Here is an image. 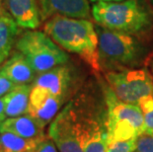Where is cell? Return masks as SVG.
<instances>
[{"mask_svg": "<svg viewBox=\"0 0 153 152\" xmlns=\"http://www.w3.org/2000/svg\"><path fill=\"white\" fill-rule=\"evenodd\" d=\"M2 63H3V61H2L1 59H0V65H1V64H2Z\"/></svg>", "mask_w": 153, "mask_h": 152, "instance_id": "obj_26", "label": "cell"}, {"mask_svg": "<svg viewBox=\"0 0 153 152\" xmlns=\"http://www.w3.org/2000/svg\"><path fill=\"white\" fill-rule=\"evenodd\" d=\"M150 69H151V75L153 76V57H152V59H151V63H150Z\"/></svg>", "mask_w": 153, "mask_h": 152, "instance_id": "obj_25", "label": "cell"}, {"mask_svg": "<svg viewBox=\"0 0 153 152\" xmlns=\"http://www.w3.org/2000/svg\"><path fill=\"white\" fill-rule=\"evenodd\" d=\"M43 140L28 139L10 132H3L0 133V152H33Z\"/></svg>", "mask_w": 153, "mask_h": 152, "instance_id": "obj_16", "label": "cell"}, {"mask_svg": "<svg viewBox=\"0 0 153 152\" xmlns=\"http://www.w3.org/2000/svg\"><path fill=\"white\" fill-rule=\"evenodd\" d=\"M136 149V138L125 141L112 142L108 145L106 152H133Z\"/></svg>", "mask_w": 153, "mask_h": 152, "instance_id": "obj_18", "label": "cell"}, {"mask_svg": "<svg viewBox=\"0 0 153 152\" xmlns=\"http://www.w3.org/2000/svg\"><path fill=\"white\" fill-rule=\"evenodd\" d=\"M138 106L144 118L145 132L153 134V94L141 99Z\"/></svg>", "mask_w": 153, "mask_h": 152, "instance_id": "obj_17", "label": "cell"}, {"mask_svg": "<svg viewBox=\"0 0 153 152\" xmlns=\"http://www.w3.org/2000/svg\"><path fill=\"white\" fill-rule=\"evenodd\" d=\"M8 14L26 30H36L43 23L39 0H3Z\"/></svg>", "mask_w": 153, "mask_h": 152, "instance_id": "obj_11", "label": "cell"}, {"mask_svg": "<svg viewBox=\"0 0 153 152\" xmlns=\"http://www.w3.org/2000/svg\"><path fill=\"white\" fill-rule=\"evenodd\" d=\"M17 86L14 84L8 77H6L4 73L0 70V98L5 96L6 94L9 93Z\"/></svg>", "mask_w": 153, "mask_h": 152, "instance_id": "obj_20", "label": "cell"}, {"mask_svg": "<svg viewBox=\"0 0 153 152\" xmlns=\"http://www.w3.org/2000/svg\"><path fill=\"white\" fill-rule=\"evenodd\" d=\"M48 138L59 152H84L82 130L73 102L63 107L50 124Z\"/></svg>", "mask_w": 153, "mask_h": 152, "instance_id": "obj_7", "label": "cell"}, {"mask_svg": "<svg viewBox=\"0 0 153 152\" xmlns=\"http://www.w3.org/2000/svg\"><path fill=\"white\" fill-rule=\"evenodd\" d=\"M7 12L5 9V6H4V1L3 0H0V16L5 14V13Z\"/></svg>", "mask_w": 153, "mask_h": 152, "instance_id": "obj_23", "label": "cell"}, {"mask_svg": "<svg viewBox=\"0 0 153 152\" xmlns=\"http://www.w3.org/2000/svg\"><path fill=\"white\" fill-rule=\"evenodd\" d=\"M7 119V116L5 114V107H4V102H3L2 97L0 98V127H1L2 122Z\"/></svg>", "mask_w": 153, "mask_h": 152, "instance_id": "obj_22", "label": "cell"}, {"mask_svg": "<svg viewBox=\"0 0 153 152\" xmlns=\"http://www.w3.org/2000/svg\"><path fill=\"white\" fill-rule=\"evenodd\" d=\"M106 105L109 144L136 138L145 132L144 118L138 105L120 101L111 89L106 92Z\"/></svg>", "mask_w": 153, "mask_h": 152, "instance_id": "obj_5", "label": "cell"}, {"mask_svg": "<svg viewBox=\"0 0 153 152\" xmlns=\"http://www.w3.org/2000/svg\"><path fill=\"white\" fill-rule=\"evenodd\" d=\"M44 32L62 50L79 56L94 70L101 69L98 35L91 21L56 15L44 22Z\"/></svg>", "mask_w": 153, "mask_h": 152, "instance_id": "obj_1", "label": "cell"}, {"mask_svg": "<svg viewBox=\"0 0 153 152\" xmlns=\"http://www.w3.org/2000/svg\"><path fill=\"white\" fill-rule=\"evenodd\" d=\"M91 2H118V1H123V0H90Z\"/></svg>", "mask_w": 153, "mask_h": 152, "instance_id": "obj_24", "label": "cell"}, {"mask_svg": "<svg viewBox=\"0 0 153 152\" xmlns=\"http://www.w3.org/2000/svg\"><path fill=\"white\" fill-rule=\"evenodd\" d=\"M91 13L101 27L132 36L145 31L151 25L150 14L138 0L96 2Z\"/></svg>", "mask_w": 153, "mask_h": 152, "instance_id": "obj_3", "label": "cell"}, {"mask_svg": "<svg viewBox=\"0 0 153 152\" xmlns=\"http://www.w3.org/2000/svg\"><path fill=\"white\" fill-rule=\"evenodd\" d=\"M110 89L120 101L138 105L153 94V76L145 68L109 71L105 74Z\"/></svg>", "mask_w": 153, "mask_h": 152, "instance_id": "obj_6", "label": "cell"}, {"mask_svg": "<svg viewBox=\"0 0 153 152\" xmlns=\"http://www.w3.org/2000/svg\"><path fill=\"white\" fill-rule=\"evenodd\" d=\"M100 67L107 72L133 69L142 62L145 48L134 36L97 25Z\"/></svg>", "mask_w": 153, "mask_h": 152, "instance_id": "obj_2", "label": "cell"}, {"mask_svg": "<svg viewBox=\"0 0 153 152\" xmlns=\"http://www.w3.org/2000/svg\"><path fill=\"white\" fill-rule=\"evenodd\" d=\"M15 48L26 56L37 74L66 64L69 60L65 50L47 33L38 30H27L19 35Z\"/></svg>", "mask_w": 153, "mask_h": 152, "instance_id": "obj_4", "label": "cell"}, {"mask_svg": "<svg viewBox=\"0 0 153 152\" xmlns=\"http://www.w3.org/2000/svg\"><path fill=\"white\" fill-rule=\"evenodd\" d=\"M32 84L17 85L14 89L2 97L7 118H15L28 113Z\"/></svg>", "mask_w": 153, "mask_h": 152, "instance_id": "obj_14", "label": "cell"}, {"mask_svg": "<svg viewBox=\"0 0 153 152\" xmlns=\"http://www.w3.org/2000/svg\"><path fill=\"white\" fill-rule=\"evenodd\" d=\"M33 152H59L53 143V141L48 137H45L41 141Z\"/></svg>", "mask_w": 153, "mask_h": 152, "instance_id": "obj_21", "label": "cell"}, {"mask_svg": "<svg viewBox=\"0 0 153 152\" xmlns=\"http://www.w3.org/2000/svg\"><path fill=\"white\" fill-rule=\"evenodd\" d=\"M19 26L8 12L0 16V59L3 62L10 56L12 47H15L19 33Z\"/></svg>", "mask_w": 153, "mask_h": 152, "instance_id": "obj_15", "label": "cell"}, {"mask_svg": "<svg viewBox=\"0 0 153 152\" xmlns=\"http://www.w3.org/2000/svg\"><path fill=\"white\" fill-rule=\"evenodd\" d=\"M0 70L16 85L32 84L38 75L26 56L17 50L0 65Z\"/></svg>", "mask_w": 153, "mask_h": 152, "instance_id": "obj_12", "label": "cell"}, {"mask_svg": "<svg viewBox=\"0 0 153 152\" xmlns=\"http://www.w3.org/2000/svg\"><path fill=\"white\" fill-rule=\"evenodd\" d=\"M42 21L60 15L70 18L90 17L89 0H39Z\"/></svg>", "mask_w": 153, "mask_h": 152, "instance_id": "obj_10", "label": "cell"}, {"mask_svg": "<svg viewBox=\"0 0 153 152\" xmlns=\"http://www.w3.org/2000/svg\"><path fill=\"white\" fill-rule=\"evenodd\" d=\"M3 132H10L28 139L43 140L47 137L45 134V128L28 114L15 118H7L0 127V133Z\"/></svg>", "mask_w": 153, "mask_h": 152, "instance_id": "obj_13", "label": "cell"}, {"mask_svg": "<svg viewBox=\"0 0 153 152\" xmlns=\"http://www.w3.org/2000/svg\"><path fill=\"white\" fill-rule=\"evenodd\" d=\"M136 149L138 152H153V134L143 132L136 137Z\"/></svg>", "mask_w": 153, "mask_h": 152, "instance_id": "obj_19", "label": "cell"}, {"mask_svg": "<svg viewBox=\"0 0 153 152\" xmlns=\"http://www.w3.org/2000/svg\"><path fill=\"white\" fill-rule=\"evenodd\" d=\"M74 71L66 63L38 74L32 85L66 101L74 91Z\"/></svg>", "mask_w": 153, "mask_h": 152, "instance_id": "obj_8", "label": "cell"}, {"mask_svg": "<svg viewBox=\"0 0 153 152\" xmlns=\"http://www.w3.org/2000/svg\"><path fill=\"white\" fill-rule=\"evenodd\" d=\"M65 102V100L54 97L43 89L32 85L27 114L45 128L56 117Z\"/></svg>", "mask_w": 153, "mask_h": 152, "instance_id": "obj_9", "label": "cell"}, {"mask_svg": "<svg viewBox=\"0 0 153 152\" xmlns=\"http://www.w3.org/2000/svg\"><path fill=\"white\" fill-rule=\"evenodd\" d=\"M151 2H152V3H153V0H151Z\"/></svg>", "mask_w": 153, "mask_h": 152, "instance_id": "obj_27", "label": "cell"}]
</instances>
